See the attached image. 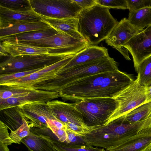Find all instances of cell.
Here are the masks:
<instances>
[{"label":"cell","instance_id":"cell-1","mask_svg":"<svg viewBox=\"0 0 151 151\" xmlns=\"http://www.w3.org/2000/svg\"><path fill=\"white\" fill-rule=\"evenodd\" d=\"M132 76L119 69L95 74L68 84L59 97L75 102L88 99L114 98L132 83Z\"/></svg>","mask_w":151,"mask_h":151},{"label":"cell","instance_id":"cell-2","mask_svg":"<svg viewBox=\"0 0 151 151\" xmlns=\"http://www.w3.org/2000/svg\"><path fill=\"white\" fill-rule=\"evenodd\" d=\"M109 9L96 4L78 14V30L89 45L105 40L118 22Z\"/></svg>","mask_w":151,"mask_h":151},{"label":"cell","instance_id":"cell-3","mask_svg":"<svg viewBox=\"0 0 151 151\" xmlns=\"http://www.w3.org/2000/svg\"><path fill=\"white\" fill-rule=\"evenodd\" d=\"M90 131L82 137L86 143L105 150L117 145L123 138L140 130L137 122L118 118L106 125L90 126Z\"/></svg>","mask_w":151,"mask_h":151},{"label":"cell","instance_id":"cell-4","mask_svg":"<svg viewBox=\"0 0 151 151\" xmlns=\"http://www.w3.org/2000/svg\"><path fill=\"white\" fill-rule=\"evenodd\" d=\"M2 86L0 89L1 111L35 102L46 103L59 97L56 92Z\"/></svg>","mask_w":151,"mask_h":151},{"label":"cell","instance_id":"cell-5","mask_svg":"<svg viewBox=\"0 0 151 151\" xmlns=\"http://www.w3.org/2000/svg\"><path fill=\"white\" fill-rule=\"evenodd\" d=\"M75 103L89 126L105 125L119 106L115 99L111 98L88 99Z\"/></svg>","mask_w":151,"mask_h":151},{"label":"cell","instance_id":"cell-6","mask_svg":"<svg viewBox=\"0 0 151 151\" xmlns=\"http://www.w3.org/2000/svg\"><path fill=\"white\" fill-rule=\"evenodd\" d=\"M70 55L50 53L28 54L16 57L9 55L1 63V72L11 73L41 68L54 64Z\"/></svg>","mask_w":151,"mask_h":151},{"label":"cell","instance_id":"cell-7","mask_svg":"<svg viewBox=\"0 0 151 151\" xmlns=\"http://www.w3.org/2000/svg\"><path fill=\"white\" fill-rule=\"evenodd\" d=\"M117 69L118 63L109 56L76 65L61 72L60 90L68 84L78 80L95 74Z\"/></svg>","mask_w":151,"mask_h":151},{"label":"cell","instance_id":"cell-8","mask_svg":"<svg viewBox=\"0 0 151 151\" xmlns=\"http://www.w3.org/2000/svg\"><path fill=\"white\" fill-rule=\"evenodd\" d=\"M32 9L41 16L57 18H77L83 9L74 0H29Z\"/></svg>","mask_w":151,"mask_h":151},{"label":"cell","instance_id":"cell-9","mask_svg":"<svg viewBox=\"0 0 151 151\" xmlns=\"http://www.w3.org/2000/svg\"><path fill=\"white\" fill-rule=\"evenodd\" d=\"M18 42L49 49L52 53L69 55L76 54L88 46L85 40L76 39L62 32L38 40Z\"/></svg>","mask_w":151,"mask_h":151},{"label":"cell","instance_id":"cell-10","mask_svg":"<svg viewBox=\"0 0 151 151\" xmlns=\"http://www.w3.org/2000/svg\"><path fill=\"white\" fill-rule=\"evenodd\" d=\"M119 106L104 125L127 115L146 102L145 87L139 85L137 78L133 83L114 98Z\"/></svg>","mask_w":151,"mask_h":151},{"label":"cell","instance_id":"cell-11","mask_svg":"<svg viewBox=\"0 0 151 151\" xmlns=\"http://www.w3.org/2000/svg\"><path fill=\"white\" fill-rule=\"evenodd\" d=\"M144 29L133 26L127 19L124 18L118 22L105 41L108 45L118 50L126 60H130L129 52L124 46L131 38Z\"/></svg>","mask_w":151,"mask_h":151},{"label":"cell","instance_id":"cell-12","mask_svg":"<svg viewBox=\"0 0 151 151\" xmlns=\"http://www.w3.org/2000/svg\"><path fill=\"white\" fill-rule=\"evenodd\" d=\"M124 47L132 55L136 71L140 63L151 55V25L131 38Z\"/></svg>","mask_w":151,"mask_h":151},{"label":"cell","instance_id":"cell-13","mask_svg":"<svg viewBox=\"0 0 151 151\" xmlns=\"http://www.w3.org/2000/svg\"><path fill=\"white\" fill-rule=\"evenodd\" d=\"M47 103L53 116L65 124L71 123L83 127L88 126L85 124L82 115L76 107L75 103L51 101Z\"/></svg>","mask_w":151,"mask_h":151},{"label":"cell","instance_id":"cell-14","mask_svg":"<svg viewBox=\"0 0 151 151\" xmlns=\"http://www.w3.org/2000/svg\"><path fill=\"white\" fill-rule=\"evenodd\" d=\"M151 142V127L141 129L122 139L117 145L106 151H140Z\"/></svg>","mask_w":151,"mask_h":151},{"label":"cell","instance_id":"cell-15","mask_svg":"<svg viewBox=\"0 0 151 151\" xmlns=\"http://www.w3.org/2000/svg\"><path fill=\"white\" fill-rule=\"evenodd\" d=\"M40 21V16L32 9L26 11L17 10L0 6V28L17 23Z\"/></svg>","mask_w":151,"mask_h":151},{"label":"cell","instance_id":"cell-16","mask_svg":"<svg viewBox=\"0 0 151 151\" xmlns=\"http://www.w3.org/2000/svg\"><path fill=\"white\" fill-rule=\"evenodd\" d=\"M40 16L41 21L49 25L58 32L65 33L79 40H85L78 30V18L61 19Z\"/></svg>","mask_w":151,"mask_h":151},{"label":"cell","instance_id":"cell-17","mask_svg":"<svg viewBox=\"0 0 151 151\" xmlns=\"http://www.w3.org/2000/svg\"><path fill=\"white\" fill-rule=\"evenodd\" d=\"M105 47L88 45L76 53L71 60L61 69L62 71L85 62L109 56Z\"/></svg>","mask_w":151,"mask_h":151},{"label":"cell","instance_id":"cell-18","mask_svg":"<svg viewBox=\"0 0 151 151\" xmlns=\"http://www.w3.org/2000/svg\"><path fill=\"white\" fill-rule=\"evenodd\" d=\"M1 41L4 50L10 56L16 57L23 55L52 53L48 48L32 45L21 42Z\"/></svg>","mask_w":151,"mask_h":151},{"label":"cell","instance_id":"cell-19","mask_svg":"<svg viewBox=\"0 0 151 151\" xmlns=\"http://www.w3.org/2000/svg\"><path fill=\"white\" fill-rule=\"evenodd\" d=\"M21 142L30 151H58L54 147L52 139L50 137L32 132Z\"/></svg>","mask_w":151,"mask_h":151},{"label":"cell","instance_id":"cell-20","mask_svg":"<svg viewBox=\"0 0 151 151\" xmlns=\"http://www.w3.org/2000/svg\"><path fill=\"white\" fill-rule=\"evenodd\" d=\"M51 28L49 25L42 21L37 22L17 23L5 27L0 28V37Z\"/></svg>","mask_w":151,"mask_h":151},{"label":"cell","instance_id":"cell-21","mask_svg":"<svg viewBox=\"0 0 151 151\" xmlns=\"http://www.w3.org/2000/svg\"><path fill=\"white\" fill-rule=\"evenodd\" d=\"M58 33L55 29L51 28L0 37V40L1 41H7L12 42L36 40L53 36Z\"/></svg>","mask_w":151,"mask_h":151},{"label":"cell","instance_id":"cell-22","mask_svg":"<svg viewBox=\"0 0 151 151\" xmlns=\"http://www.w3.org/2000/svg\"><path fill=\"white\" fill-rule=\"evenodd\" d=\"M127 19L133 26L144 29L151 25V6L129 12Z\"/></svg>","mask_w":151,"mask_h":151},{"label":"cell","instance_id":"cell-23","mask_svg":"<svg viewBox=\"0 0 151 151\" xmlns=\"http://www.w3.org/2000/svg\"><path fill=\"white\" fill-rule=\"evenodd\" d=\"M151 113V101L139 106L127 115L119 118L128 122H135L145 119Z\"/></svg>","mask_w":151,"mask_h":151},{"label":"cell","instance_id":"cell-24","mask_svg":"<svg viewBox=\"0 0 151 151\" xmlns=\"http://www.w3.org/2000/svg\"><path fill=\"white\" fill-rule=\"evenodd\" d=\"M54 147L58 151H106L104 148L87 143L75 144L62 142L52 139Z\"/></svg>","mask_w":151,"mask_h":151},{"label":"cell","instance_id":"cell-25","mask_svg":"<svg viewBox=\"0 0 151 151\" xmlns=\"http://www.w3.org/2000/svg\"><path fill=\"white\" fill-rule=\"evenodd\" d=\"M136 71L139 85L148 86L151 84V55L140 63Z\"/></svg>","mask_w":151,"mask_h":151},{"label":"cell","instance_id":"cell-26","mask_svg":"<svg viewBox=\"0 0 151 151\" xmlns=\"http://www.w3.org/2000/svg\"><path fill=\"white\" fill-rule=\"evenodd\" d=\"M22 119L23 124L16 130L11 131L10 136L13 143L20 144L22 140L28 136L31 132L28 123L24 119Z\"/></svg>","mask_w":151,"mask_h":151},{"label":"cell","instance_id":"cell-27","mask_svg":"<svg viewBox=\"0 0 151 151\" xmlns=\"http://www.w3.org/2000/svg\"><path fill=\"white\" fill-rule=\"evenodd\" d=\"M0 6L17 10L26 11L32 9L29 0H0Z\"/></svg>","mask_w":151,"mask_h":151},{"label":"cell","instance_id":"cell-28","mask_svg":"<svg viewBox=\"0 0 151 151\" xmlns=\"http://www.w3.org/2000/svg\"><path fill=\"white\" fill-rule=\"evenodd\" d=\"M96 4L110 8L128 9L126 0H95Z\"/></svg>","mask_w":151,"mask_h":151},{"label":"cell","instance_id":"cell-29","mask_svg":"<svg viewBox=\"0 0 151 151\" xmlns=\"http://www.w3.org/2000/svg\"><path fill=\"white\" fill-rule=\"evenodd\" d=\"M66 130L71 132L76 136L83 137L90 131V127H83L71 123L65 124Z\"/></svg>","mask_w":151,"mask_h":151},{"label":"cell","instance_id":"cell-30","mask_svg":"<svg viewBox=\"0 0 151 151\" xmlns=\"http://www.w3.org/2000/svg\"><path fill=\"white\" fill-rule=\"evenodd\" d=\"M129 12L151 6V0H126Z\"/></svg>","mask_w":151,"mask_h":151},{"label":"cell","instance_id":"cell-31","mask_svg":"<svg viewBox=\"0 0 151 151\" xmlns=\"http://www.w3.org/2000/svg\"><path fill=\"white\" fill-rule=\"evenodd\" d=\"M8 128L7 127L0 121V142L9 145L13 143L10 137Z\"/></svg>","mask_w":151,"mask_h":151},{"label":"cell","instance_id":"cell-32","mask_svg":"<svg viewBox=\"0 0 151 151\" xmlns=\"http://www.w3.org/2000/svg\"><path fill=\"white\" fill-rule=\"evenodd\" d=\"M50 130L58 138V140L62 142H66L68 135L65 129L52 128Z\"/></svg>","mask_w":151,"mask_h":151},{"label":"cell","instance_id":"cell-33","mask_svg":"<svg viewBox=\"0 0 151 151\" xmlns=\"http://www.w3.org/2000/svg\"><path fill=\"white\" fill-rule=\"evenodd\" d=\"M66 131L68 134V138L65 143L75 144L86 143L84 140L83 137L76 136L69 131L66 130Z\"/></svg>","mask_w":151,"mask_h":151},{"label":"cell","instance_id":"cell-34","mask_svg":"<svg viewBox=\"0 0 151 151\" xmlns=\"http://www.w3.org/2000/svg\"><path fill=\"white\" fill-rule=\"evenodd\" d=\"M74 0L83 9L89 8L96 4L95 0Z\"/></svg>","mask_w":151,"mask_h":151},{"label":"cell","instance_id":"cell-35","mask_svg":"<svg viewBox=\"0 0 151 151\" xmlns=\"http://www.w3.org/2000/svg\"><path fill=\"white\" fill-rule=\"evenodd\" d=\"M145 87L146 102L151 101V86Z\"/></svg>","mask_w":151,"mask_h":151},{"label":"cell","instance_id":"cell-36","mask_svg":"<svg viewBox=\"0 0 151 151\" xmlns=\"http://www.w3.org/2000/svg\"><path fill=\"white\" fill-rule=\"evenodd\" d=\"M0 151H9L8 145L0 142Z\"/></svg>","mask_w":151,"mask_h":151},{"label":"cell","instance_id":"cell-37","mask_svg":"<svg viewBox=\"0 0 151 151\" xmlns=\"http://www.w3.org/2000/svg\"><path fill=\"white\" fill-rule=\"evenodd\" d=\"M0 55L1 56H9V55L4 50L3 47L0 44Z\"/></svg>","mask_w":151,"mask_h":151},{"label":"cell","instance_id":"cell-38","mask_svg":"<svg viewBox=\"0 0 151 151\" xmlns=\"http://www.w3.org/2000/svg\"><path fill=\"white\" fill-rule=\"evenodd\" d=\"M142 151H151V142Z\"/></svg>","mask_w":151,"mask_h":151},{"label":"cell","instance_id":"cell-39","mask_svg":"<svg viewBox=\"0 0 151 151\" xmlns=\"http://www.w3.org/2000/svg\"><path fill=\"white\" fill-rule=\"evenodd\" d=\"M142 151V150H141V151Z\"/></svg>","mask_w":151,"mask_h":151}]
</instances>
